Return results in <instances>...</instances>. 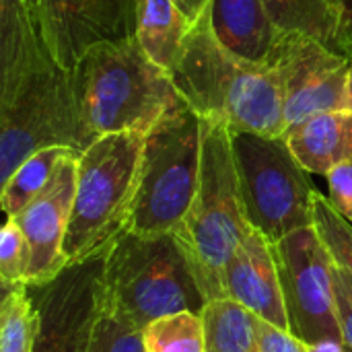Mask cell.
Returning a JSON list of instances; mask_svg holds the SVG:
<instances>
[{
    "label": "cell",
    "mask_w": 352,
    "mask_h": 352,
    "mask_svg": "<svg viewBox=\"0 0 352 352\" xmlns=\"http://www.w3.org/2000/svg\"><path fill=\"white\" fill-rule=\"evenodd\" d=\"M328 200L332 208L352 223V161L334 167L328 175Z\"/></svg>",
    "instance_id": "4316f807"
},
{
    "label": "cell",
    "mask_w": 352,
    "mask_h": 352,
    "mask_svg": "<svg viewBox=\"0 0 352 352\" xmlns=\"http://www.w3.org/2000/svg\"><path fill=\"white\" fill-rule=\"evenodd\" d=\"M52 66L58 64L45 45L33 0H0V99Z\"/></svg>",
    "instance_id": "2e32d148"
},
{
    "label": "cell",
    "mask_w": 352,
    "mask_h": 352,
    "mask_svg": "<svg viewBox=\"0 0 352 352\" xmlns=\"http://www.w3.org/2000/svg\"><path fill=\"white\" fill-rule=\"evenodd\" d=\"M225 291L256 318L289 330L274 248L262 233L252 229L231 256L225 268Z\"/></svg>",
    "instance_id": "5bb4252c"
},
{
    "label": "cell",
    "mask_w": 352,
    "mask_h": 352,
    "mask_svg": "<svg viewBox=\"0 0 352 352\" xmlns=\"http://www.w3.org/2000/svg\"><path fill=\"white\" fill-rule=\"evenodd\" d=\"M101 305L144 330L171 314H200L206 301L173 235L144 237L126 229L105 252Z\"/></svg>",
    "instance_id": "277c9868"
},
{
    "label": "cell",
    "mask_w": 352,
    "mask_h": 352,
    "mask_svg": "<svg viewBox=\"0 0 352 352\" xmlns=\"http://www.w3.org/2000/svg\"><path fill=\"white\" fill-rule=\"evenodd\" d=\"M334 283H336V309H338L340 336H342L344 346L349 349V352H352V293L349 291V287L344 285L338 270H336Z\"/></svg>",
    "instance_id": "f1b7e54d"
},
{
    "label": "cell",
    "mask_w": 352,
    "mask_h": 352,
    "mask_svg": "<svg viewBox=\"0 0 352 352\" xmlns=\"http://www.w3.org/2000/svg\"><path fill=\"white\" fill-rule=\"evenodd\" d=\"M340 6V27H338V54H352V0H338Z\"/></svg>",
    "instance_id": "f546056e"
},
{
    "label": "cell",
    "mask_w": 352,
    "mask_h": 352,
    "mask_svg": "<svg viewBox=\"0 0 352 352\" xmlns=\"http://www.w3.org/2000/svg\"><path fill=\"white\" fill-rule=\"evenodd\" d=\"M274 68L283 82L287 130L316 113L352 111L346 56L316 39L287 33Z\"/></svg>",
    "instance_id": "7c38bea8"
},
{
    "label": "cell",
    "mask_w": 352,
    "mask_h": 352,
    "mask_svg": "<svg viewBox=\"0 0 352 352\" xmlns=\"http://www.w3.org/2000/svg\"><path fill=\"white\" fill-rule=\"evenodd\" d=\"M85 352H146L142 330L126 324L107 309H99Z\"/></svg>",
    "instance_id": "d4e9b609"
},
{
    "label": "cell",
    "mask_w": 352,
    "mask_h": 352,
    "mask_svg": "<svg viewBox=\"0 0 352 352\" xmlns=\"http://www.w3.org/2000/svg\"><path fill=\"white\" fill-rule=\"evenodd\" d=\"M314 227L330 252L338 274L352 293V223L332 208L328 196L322 192H318L314 204Z\"/></svg>",
    "instance_id": "cb8c5ba5"
},
{
    "label": "cell",
    "mask_w": 352,
    "mask_h": 352,
    "mask_svg": "<svg viewBox=\"0 0 352 352\" xmlns=\"http://www.w3.org/2000/svg\"><path fill=\"white\" fill-rule=\"evenodd\" d=\"M202 118L182 101L146 136L128 231L144 237L173 235L200 184Z\"/></svg>",
    "instance_id": "8992f818"
},
{
    "label": "cell",
    "mask_w": 352,
    "mask_h": 352,
    "mask_svg": "<svg viewBox=\"0 0 352 352\" xmlns=\"http://www.w3.org/2000/svg\"><path fill=\"white\" fill-rule=\"evenodd\" d=\"M208 14L227 52L252 64L276 66L287 33L274 25L262 0H210Z\"/></svg>",
    "instance_id": "9a60e30c"
},
{
    "label": "cell",
    "mask_w": 352,
    "mask_h": 352,
    "mask_svg": "<svg viewBox=\"0 0 352 352\" xmlns=\"http://www.w3.org/2000/svg\"><path fill=\"white\" fill-rule=\"evenodd\" d=\"M54 62L72 70L99 43L136 37L140 0H33Z\"/></svg>",
    "instance_id": "8fae6325"
},
{
    "label": "cell",
    "mask_w": 352,
    "mask_h": 352,
    "mask_svg": "<svg viewBox=\"0 0 352 352\" xmlns=\"http://www.w3.org/2000/svg\"><path fill=\"white\" fill-rule=\"evenodd\" d=\"M144 136L105 134L76 163V190L64 239L66 266L105 254L126 231L138 184Z\"/></svg>",
    "instance_id": "5b68a950"
},
{
    "label": "cell",
    "mask_w": 352,
    "mask_h": 352,
    "mask_svg": "<svg viewBox=\"0 0 352 352\" xmlns=\"http://www.w3.org/2000/svg\"><path fill=\"white\" fill-rule=\"evenodd\" d=\"M82 122L93 140L105 134H148L184 99L171 76L138 39L99 43L70 70Z\"/></svg>",
    "instance_id": "7a4b0ae2"
},
{
    "label": "cell",
    "mask_w": 352,
    "mask_h": 352,
    "mask_svg": "<svg viewBox=\"0 0 352 352\" xmlns=\"http://www.w3.org/2000/svg\"><path fill=\"white\" fill-rule=\"evenodd\" d=\"M274 25L285 33L303 35L338 52V0H262Z\"/></svg>",
    "instance_id": "d6986e66"
},
{
    "label": "cell",
    "mask_w": 352,
    "mask_h": 352,
    "mask_svg": "<svg viewBox=\"0 0 352 352\" xmlns=\"http://www.w3.org/2000/svg\"><path fill=\"white\" fill-rule=\"evenodd\" d=\"M76 163L78 153L62 159L47 186L12 217L29 245L27 287L43 285L66 268L64 239L76 190Z\"/></svg>",
    "instance_id": "4fadbf2b"
},
{
    "label": "cell",
    "mask_w": 352,
    "mask_h": 352,
    "mask_svg": "<svg viewBox=\"0 0 352 352\" xmlns=\"http://www.w3.org/2000/svg\"><path fill=\"white\" fill-rule=\"evenodd\" d=\"M29 260V245L23 231L12 219H6L0 231V278L4 289L27 285Z\"/></svg>",
    "instance_id": "484cf974"
},
{
    "label": "cell",
    "mask_w": 352,
    "mask_h": 352,
    "mask_svg": "<svg viewBox=\"0 0 352 352\" xmlns=\"http://www.w3.org/2000/svg\"><path fill=\"white\" fill-rule=\"evenodd\" d=\"M289 316V330L305 344L340 340L336 268L316 227L299 229L272 243Z\"/></svg>",
    "instance_id": "9c48e42d"
},
{
    "label": "cell",
    "mask_w": 352,
    "mask_h": 352,
    "mask_svg": "<svg viewBox=\"0 0 352 352\" xmlns=\"http://www.w3.org/2000/svg\"><path fill=\"white\" fill-rule=\"evenodd\" d=\"M192 25L175 0H140L136 39L144 54L171 76L186 54Z\"/></svg>",
    "instance_id": "ac0fdd59"
},
{
    "label": "cell",
    "mask_w": 352,
    "mask_h": 352,
    "mask_svg": "<svg viewBox=\"0 0 352 352\" xmlns=\"http://www.w3.org/2000/svg\"><path fill=\"white\" fill-rule=\"evenodd\" d=\"M105 254L66 266L43 285L29 287L35 314L33 352H85L101 309Z\"/></svg>",
    "instance_id": "30bf717a"
},
{
    "label": "cell",
    "mask_w": 352,
    "mask_h": 352,
    "mask_svg": "<svg viewBox=\"0 0 352 352\" xmlns=\"http://www.w3.org/2000/svg\"><path fill=\"white\" fill-rule=\"evenodd\" d=\"M72 153L76 151L66 146H50L27 157L14 169V173L0 186V204L6 219H12L16 212H21L47 186L58 163Z\"/></svg>",
    "instance_id": "44dd1931"
},
{
    "label": "cell",
    "mask_w": 352,
    "mask_h": 352,
    "mask_svg": "<svg viewBox=\"0 0 352 352\" xmlns=\"http://www.w3.org/2000/svg\"><path fill=\"white\" fill-rule=\"evenodd\" d=\"M206 352H258V318L231 297L208 301L202 311Z\"/></svg>",
    "instance_id": "ffe728a7"
},
{
    "label": "cell",
    "mask_w": 352,
    "mask_h": 352,
    "mask_svg": "<svg viewBox=\"0 0 352 352\" xmlns=\"http://www.w3.org/2000/svg\"><path fill=\"white\" fill-rule=\"evenodd\" d=\"M231 144L250 227L272 243L311 227L318 188L291 153L285 136L231 132Z\"/></svg>",
    "instance_id": "52a82bcc"
},
{
    "label": "cell",
    "mask_w": 352,
    "mask_h": 352,
    "mask_svg": "<svg viewBox=\"0 0 352 352\" xmlns=\"http://www.w3.org/2000/svg\"><path fill=\"white\" fill-rule=\"evenodd\" d=\"M37 314L27 285L4 289L0 307V352H33Z\"/></svg>",
    "instance_id": "603a6c76"
},
{
    "label": "cell",
    "mask_w": 352,
    "mask_h": 352,
    "mask_svg": "<svg viewBox=\"0 0 352 352\" xmlns=\"http://www.w3.org/2000/svg\"><path fill=\"white\" fill-rule=\"evenodd\" d=\"M349 93H351V101H352V54L349 56Z\"/></svg>",
    "instance_id": "d6a6232c"
},
{
    "label": "cell",
    "mask_w": 352,
    "mask_h": 352,
    "mask_svg": "<svg viewBox=\"0 0 352 352\" xmlns=\"http://www.w3.org/2000/svg\"><path fill=\"white\" fill-rule=\"evenodd\" d=\"M171 80L202 120L266 138L287 134L285 93L276 68L252 64L227 52L212 31L208 6L190 29L186 54Z\"/></svg>",
    "instance_id": "6da1fadb"
},
{
    "label": "cell",
    "mask_w": 352,
    "mask_h": 352,
    "mask_svg": "<svg viewBox=\"0 0 352 352\" xmlns=\"http://www.w3.org/2000/svg\"><path fill=\"white\" fill-rule=\"evenodd\" d=\"M93 142L70 70L60 66L39 70L0 99V186L41 148L66 146L80 155Z\"/></svg>",
    "instance_id": "ba28073f"
},
{
    "label": "cell",
    "mask_w": 352,
    "mask_h": 352,
    "mask_svg": "<svg viewBox=\"0 0 352 352\" xmlns=\"http://www.w3.org/2000/svg\"><path fill=\"white\" fill-rule=\"evenodd\" d=\"M307 352H349V349L340 340H322L307 344Z\"/></svg>",
    "instance_id": "1f68e13d"
},
{
    "label": "cell",
    "mask_w": 352,
    "mask_h": 352,
    "mask_svg": "<svg viewBox=\"0 0 352 352\" xmlns=\"http://www.w3.org/2000/svg\"><path fill=\"white\" fill-rule=\"evenodd\" d=\"M252 231L241 202L231 130L202 120V167L196 198L173 233L204 301L227 297L225 268Z\"/></svg>",
    "instance_id": "3957f363"
},
{
    "label": "cell",
    "mask_w": 352,
    "mask_h": 352,
    "mask_svg": "<svg viewBox=\"0 0 352 352\" xmlns=\"http://www.w3.org/2000/svg\"><path fill=\"white\" fill-rule=\"evenodd\" d=\"M285 140L307 173L328 175L352 161V111L316 113L291 126Z\"/></svg>",
    "instance_id": "e0dca14e"
},
{
    "label": "cell",
    "mask_w": 352,
    "mask_h": 352,
    "mask_svg": "<svg viewBox=\"0 0 352 352\" xmlns=\"http://www.w3.org/2000/svg\"><path fill=\"white\" fill-rule=\"evenodd\" d=\"M258 352H307V344L289 330L258 318Z\"/></svg>",
    "instance_id": "83f0119b"
},
{
    "label": "cell",
    "mask_w": 352,
    "mask_h": 352,
    "mask_svg": "<svg viewBox=\"0 0 352 352\" xmlns=\"http://www.w3.org/2000/svg\"><path fill=\"white\" fill-rule=\"evenodd\" d=\"M146 352H206L202 316L179 311L151 322L142 330Z\"/></svg>",
    "instance_id": "7402d4cb"
},
{
    "label": "cell",
    "mask_w": 352,
    "mask_h": 352,
    "mask_svg": "<svg viewBox=\"0 0 352 352\" xmlns=\"http://www.w3.org/2000/svg\"><path fill=\"white\" fill-rule=\"evenodd\" d=\"M179 4V8L188 14V19L192 23H196L200 19V14L204 12V8L208 6L210 0H175Z\"/></svg>",
    "instance_id": "4dcf8cb0"
}]
</instances>
